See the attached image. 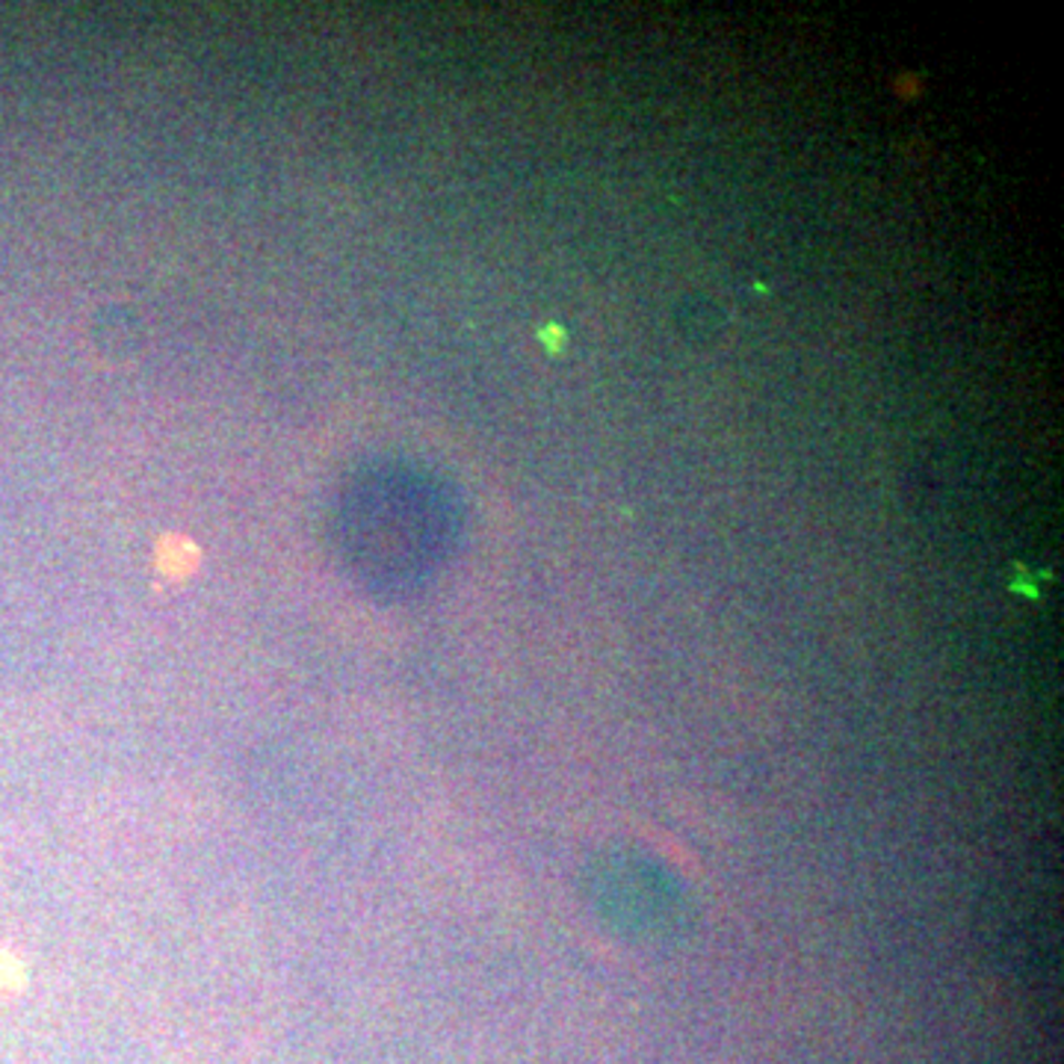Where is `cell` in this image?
<instances>
[{"label": "cell", "mask_w": 1064, "mask_h": 1064, "mask_svg": "<svg viewBox=\"0 0 1064 1064\" xmlns=\"http://www.w3.org/2000/svg\"><path fill=\"white\" fill-rule=\"evenodd\" d=\"M157 568L171 580L190 577L199 568V547L184 535H166L157 544Z\"/></svg>", "instance_id": "obj_1"}, {"label": "cell", "mask_w": 1064, "mask_h": 1064, "mask_svg": "<svg viewBox=\"0 0 1064 1064\" xmlns=\"http://www.w3.org/2000/svg\"><path fill=\"white\" fill-rule=\"evenodd\" d=\"M28 988V967L15 952L0 947V1000H15Z\"/></svg>", "instance_id": "obj_2"}]
</instances>
